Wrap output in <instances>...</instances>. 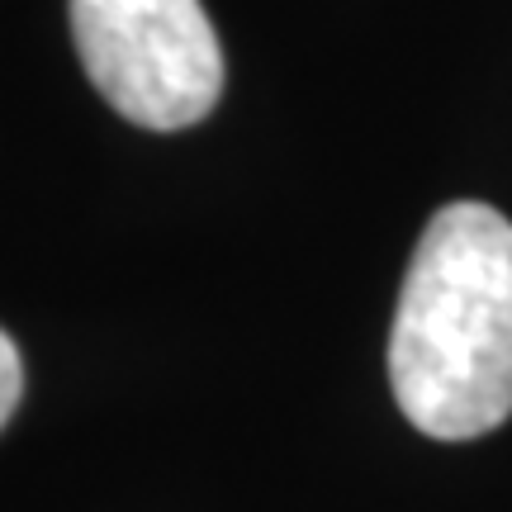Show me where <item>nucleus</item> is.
I'll use <instances>...</instances> for the list:
<instances>
[{
  "label": "nucleus",
  "instance_id": "1",
  "mask_svg": "<svg viewBox=\"0 0 512 512\" xmlns=\"http://www.w3.org/2000/svg\"><path fill=\"white\" fill-rule=\"evenodd\" d=\"M403 418L437 441H470L512 413V223L460 200L432 214L389 332Z\"/></svg>",
  "mask_w": 512,
  "mask_h": 512
},
{
  "label": "nucleus",
  "instance_id": "2",
  "mask_svg": "<svg viewBox=\"0 0 512 512\" xmlns=\"http://www.w3.org/2000/svg\"><path fill=\"white\" fill-rule=\"evenodd\" d=\"M91 86L128 124L190 128L219 105L223 48L200 0H72Z\"/></svg>",
  "mask_w": 512,
  "mask_h": 512
},
{
  "label": "nucleus",
  "instance_id": "3",
  "mask_svg": "<svg viewBox=\"0 0 512 512\" xmlns=\"http://www.w3.org/2000/svg\"><path fill=\"white\" fill-rule=\"evenodd\" d=\"M19 394H24V361H19L15 342L0 332V427L10 422V413H15Z\"/></svg>",
  "mask_w": 512,
  "mask_h": 512
}]
</instances>
